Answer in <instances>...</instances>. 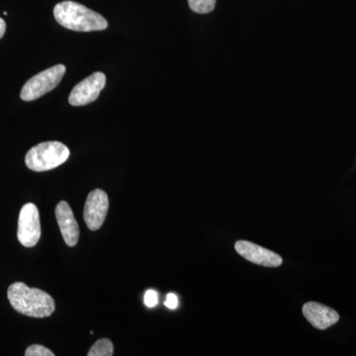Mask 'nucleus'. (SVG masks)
<instances>
[{
    "instance_id": "10",
    "label": "nucleus",
    "mask_w": 356,
    "mask_h": 356,
    "mask_svg": "<svg viewBox=\"0 0 356 356\" xmlns=\"http://www.w3.org/2000/svg\"><path fill=\"white\" fill-rule=\"evenodd\" d=\"M303 315L313 327L318 330H327L339 320L337 311L316 302H309L303 306Z\"/></svg>"
},
{
    "instance_id": "9",
    "label": "nucleus",
    "mask_w": 356,
    "mask_h": 356,
    "mask_svg": "<svg viewBox=\"0 0 356 356\" xmlns=\"http://www.w3.org/2000/svg\"><path fill=\"white\" fill-rule=\"evenodd\" d=\"M56 217L60 233L69 247H74L79 242V228L74 212L67 202L60 201L56 207Z\"/></svg>"
},
{
    "instance_id": "7",
    "label": "nucleus",
    "mask_w": 356,
    "mask_h": 356,
    "mask_svg": "<svg viewBox=\"0 0 356 356\" xmlns=\"http://www.w3.org/2000/svg\"><path fill=\"white\" fill-rule=\"evenodd\" d=\"M109 199L106 192L95 189L88 194L84 205L83 218L91 231L102 228L108 213Z\"/></svg>"
},
{
    "instance_id": "8",
    "label": "nucleus",
    "mask_w": 356,
    "mask_h": 356,
    "mask_svg": "<svg viewBox=\"0 0 356 356\" xmlns=\"http://www.w3.org/2000/svg\"><path fill=\"white\" fill-rule=\"evenodd\" d=\"M235 248L238 254L252 264L266 267H278L282 264V257L280 254L248 241H238Z\"/></svg>"
},
{
    "instance_id": "4",
    "label": "nucleus",
    "mask_w": 356,
    "mask_h": 356,
    "mask_svg": "<svg viewBox=\"0 0 356 356\" xmlns=\"http://www.w3.org/2000/svg\"><path fill=\"white\" fill-rule=\"evenodd\" d=\"M64 65H57L39 72L24 84L20 97L24 102H34L57 88L65 76Z\"/></svg>"
},
{
    "instance_id": "6",
    "label": "nucleus",
    "mask_w": 356,
    "mask_h": 356,
    "mask_svg": "<svg viewBox=\"0 0 356 356\" xmlns=\"http://www.w3.org/2000/svg\"><path fill=\"white\" fill-rule=\"evenodd\" d=\"M106 84V76L103 72L91 74L79 84L70 92L69 102L72 106H84L95 102Z\"/></svg>"
},
{
    "instance_id": "16",
    "label": "nucleus",
    "mask_w": 356,
    "mask_h": 356,
    "mask_svg": "<svg viewBox=\"0 0 356 356\" xmlns=\"http://www.w3.org/2000/svg\"><path fill=\"white\" fill-rule=\"evenodd\" d=\"M6 21L2 19V18H0V39H1L2 37L4 36V34H6Z\"/></svg>"
},
{
    "instance_id": "2",
    "label": "nucleus",
    "mask_w": 356,
    "mask_h": 356,
    "mask_svg": "<svg viewBox=\"0 0 356 356\" xmlns=\"http://www.w3.org/2000/svg\"><path fill=\"white\" fill-rule=\"evenodd\" d=\"M54 16L58 24L72 31H103L108 27V22L102 15L70 0L58 3L54 8Z\"/></svg>"
},
{
    "instance_id": "14",
    "label": "nucleus",
    "mask_w": 356,
    "mask_h": 356,
    "mask_svg": "<svg viewBox=\"0 0 356 356\" xmlns=\"http://www.w3.org/2000/svg\"><path fill=\"white\" fill-rule=\"evenodd\" d=\"M145 304L149 308H153V307L158 305L159 303V295L158 292L154 290H147L146 294H145L144 298Z\"/></svg>"
},
{
    "instance_id": "15",
    "label": "nucleus",
    "mask_w": 356,
    "mask_h": 356,
    "mask_svg": "<svg viewBox=\"0 0 356 356\" xmlns=\"http://www.w3.org/2000/svg\"><path fill=\"white\" fill-rule=\"evenodd\" d=\"M165 305L166 308L170 309V310H175V309H177L178 306V299L177 295L172 294V293L168 294V296H166Z\"/></svg>"
},
{
    "instance_id": "11",
    "label": "nucleus",
    "mask_w": 356,
    "mask_h": 356,
    "mask_svg": "<svg viewBox=\"0 0 356 356\" xmlns=\"http://www.w3.org/2000/svg\"><path fill=\"white\" fill-rule=\"evenodd\" d=\"M113 343L108 339H102L96 341L90 348L88 356H112L113 355Z\"/></svg>"
},
{
    "instance_id": "12",
    "label": "nucleus",
    "mask_w": 356,
    "mask_h": 356,
    "mask_svg": "<svg viewBox=\"0 0 356 356\" xmlns=\"http://www.w3.org/2000/svg\"><path fill=\"white\" fill-rule=\"evenodd\" d=\"M189 7L193 13H210L216 6V0H188Z\"/></svg>"
},
{
    "instance_id": "1",
    "label": "nucleus",
    "mask_w": 356,
    "mask_h": 356,
    "mask_svg": "<svg viewBox=\"0 0 356 356\" xmlns=\"http://www.w3.org/2000/svg\"><path fill=\"white\" fill-rule=\"evenodd\" d=\"M7 297L14 310L32 318H48L55 312L53 297L38 288L28 287L25 283H13Z\"/></svg>"
},
{
    "instance_id": "3",
    "label": "nucleus",
    "mask_w": 356,
    "mask_h": 356,
    "mask_svg": "<svg viewBox=\"0 0 356 356\" xmlns=\"http://www.w3.org/2000/svg\"><path fill=\"white\" fill-rule=\"evenodd\" d=\"M69 147L60 142H44L33 147L25 156V163L33 172H47L67 161Z\"/></svg>"
},
{
    "instance_id": "5",
    "label": "nucleus",
    "mask_w": 356,
    "mask_h": 356,
    "mask_svg": "<svg viewBox=\"0 0 356 356\" xmlns=\"http://www.w3.org/2000/svg\"><path fill=\"white\" fill-rule=\"evenodd\" d=\"M18 240L25 248H33L41 238L39 210L33 203L23 206L18 220Z\"/></svg>"
},
{
    "instance_id": "13",
    "label": "nucleus",
    "mask_w": 356,
    "mask_h": 356,
    "mask_svg": "<svg viewBox=\"0 0 356 356\" xmlns=\"http://www.w3.org/2000/svg\"><path fill=\"white\" fill-rule=\"evenodd\" d=\"M26 356H54L55 353L53 351L49 350V348H44L43 346L40 344H33L29 346L26 350Z\"/></svg>"
}]
</instances>
